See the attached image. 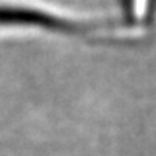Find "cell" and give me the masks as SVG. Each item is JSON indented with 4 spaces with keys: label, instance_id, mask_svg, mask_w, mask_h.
<instances>
[{
    "label": "cell",
    "instance_id": "2",
    "mask_svg": "<svg viewBox=\"0 0 156 156\" xmlns=\"http://www.w3.org/2000/svg\"><path fill=\"white\" fill-rule=\"evenodd\" d=\"M123 10L121 23L137 38H144L150 30L156 13V0H119Z\"/></svg>",
    "mask_w": 156,
    "mask_h": 156
},
{
    "label": "cell",
    "instance_id": "1",
    "mask_svg": "<svg viewBox=\"0 0 156 156\" xmlns=\"http://www.w3.org/2000/svg\"><path fill=\"white\" fill-rule=\"evenodd\" d=\"M0 27L64 34L94 41H137L121 21H86L29 3L0 2Z\"/></svg>",
    "mask_w": 156,
    "mask_h": 156
}]
</instances>
